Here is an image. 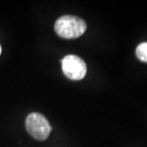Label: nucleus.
<instances>
[{"instance_id":"1","label":"nucleus","mask_w":147,"mask_h":147,"mask_svg":"<svg viewBox=\"0 0 147 147\" xmlns=\"http://www.w3.org/2000/svg\"><path fill=\"white\" fill-rule=\"evenodd\" d=\"M55 31L64 38H76L83 35L87 30L86 22L75 16H61L55 23Z\"/></svg>"},{"instance_id":"2","label":"nucleus","mask_w":147,"mask_h":147,"mask_svg":"<svg viewBox=\"0 0 147 147\" xmlns=\"http://www.w3.org/2000/svg\"><path fill=\"white\" fill-rule=\"evenodd\" d=\"M26 127L32 137L38 141L46 140L52 130L51 125L45 116L38 113H31L28 115Z\"/></svg>"},{"instance_id":"3","label":"nucleus","mask_w":147,"mask_h":147,"mask_svg":"<svg viewBox=\"0 0 147 147\" xmlns=\"http://www.w3.org/2000/svg\"><path fill=\"white\" fill-rule=\"evenodd\" d=\"M65 75L72 80H81L87 73V65L82 58L75 55L65 56L61 61Z\"/></svg>"},{"instance_id":"4","label":"nucleus","mask_w":147,"mask_h":147,"mask_svg":"<svg viewBox=\"0 0 147 147\" xmlns=\"http://www.w3.org/2000/svg\"><path fill=\"white\" fill-rule=\"evenodd\" d=\"M136 54L139 60L147 62V42H142L137 46Z\"/></svg>"},{"instance_id":"5","label":"nucleus","mask_w":147,"mask_h":147,"mask_svg":"<svg viewBox=\"0 0 147 147\" xmlns=\"http://www.w3.org/2000/svg\"><path fill=\"white\" fill-rule=\"evenodd\" d=\"M0 54H1V47H0Z\"/></svg>"}]
</instances>
